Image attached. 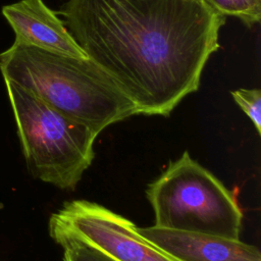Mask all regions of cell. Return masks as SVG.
Listing matches in <instances>:
<instances>
[{
	"label": "cell",
	"mask_w": 261,
	"mask_h": 261,
	"mask_svg": "<svg viewBox=\"0 0 261 261\" xmlns=\"http://www.w3.org/2000/svg\"><path fill=\"white\" fill-rule=\"evenodd\" d=\"M4 83L30 172L61 190L75 189L92 165L98 135L15 83Z\"/></svg>",
	"instance_id": "obj_3"
},
{
	"label": "cell",
	"mask_w": 261,
	"mask_h": 261,
	"mask_svg": "<svg viewBox=\"0 0 261 261\" xmlns=\"http://www.w3.org/2000/svg\"><path fill=\"white\" fill-rule=\"evenodd\" d=\"M137 228L143 237L180 261H261L259 249L240 239L154 225Z\"/></svg>",
	"instance_id": "obj_7"
},
{
	"label": "cell",
	"mask_w": 261,
	"mask_h": 261,
	"mask_svg": "<svg viewBox=\"0 0 261 261\" xmlns=\"http://www.w3.org/2000/svg\"><path fill=\"white\" fill-rule=\"evenodd\" d=\"M49 236L63 249V261H116L73 232L48 223Z\"/></svg>",
	"instance_id": "obj_8"
},
{
	"label": "cell",
	"mask_w": 261,
	"mask_h": 261,
	"mask_svg": "<svg viewBox=\"0 0 261 261\" xmlns=\"http://www.w3.org/2000/svg\"><path fill=\"white\" fill-rule=\"evenodd\" d=\"M2 14L14 32L13 43L55 54L87 58L63 20L43 0H20L5 5Z\"/></svg>",
	"instance_id": "obj_6"
},
{
	"label": "cell",
	"mask_w": 261,
	"mask_h": 261,
	"mask_svg": "<svg viewBox=\"0 0 261 261\" xmlns=\"http://www.w3.org/2000/svg\"><path fill=\"white\" fill-rule=\"evenodd\" d=\"M234 102L253 122L257 134L261 135V90L238 89L230 92Z\"/></svg>",
	"instance_id": "obj_10"
},
{
	"label": "cell",
	"mask_w": 261,
	"mask_h": 261,
	"mask_svg": "<svg viewBox=\"0 0 261 261\" xmlns=\"http://www.w3.org/2000/svg\"><path fill=\"white\" fill-rule=\"evenodd\" d=\"M215 12L223 16L239 18L247 27L257 24L261 19V0H202Z\"/></svg>",
	"instance_id": "obj_9"
},
{
	"label": "cell",
	"mask_w": 261,
	"mask_h": 261,
	"mask_svg": "<svg viewBox=\"0 0 261 261\" xmlns=\"http://www.w3.org/2000/svg\"><path fill=\"white\" fill-rule=\"evenodd\" d=\"M48 223L73 232L116 261H180L143 237L133 221L95 202L67 201Z\"/></svg>",
	"instance_id": "obj_5"
},
{
	"label": "cell",
	"mask_w": 261,
	"mask_h": 261,
	"mask_svg": "<svg viewBox=\"0 0 261 261\" xmlns=\"http://www.w3.org/2000/svg\"><path fill=\"white\" fill-rule=\"evenodd\" d=\"M154 226L239 240L243 212L234 194L188 151L149 184Z\"/></svg>",
	"instance_id": "obj_4"
},
{
	"label": "cell",
	"mask_w": 261,
	"mask_h": 261,
	"mask_svg": "<svg viewBox=\"0 0 261 261\" xmlns=\"http://www.w3.org/2000/svg\"><path fill=\"white\" fill-rule=\"evenodd\" d=\"M4 80L32 92L98 136L109 125L138 115L136 105L90 58H76L13 43L0 53Z\"/></svg>",
	"instance_id": "obj_2"
},
{
	"label": "cell",
	"mask_w": 261,
	"mask_h": 261,
	"mask_svg": "<svg viewBox=\"0 0 261 261\" xmlns=\"http://www.w3.org/2000/svg\"><path fill=\"white\" fill-rule=\"evenodd\" d=\"M56 13L138 114L161 116L198 91L226 18L202 0H68Z\"/></svg>",
	"instance_id": "obj_1"
}]
</instances>
